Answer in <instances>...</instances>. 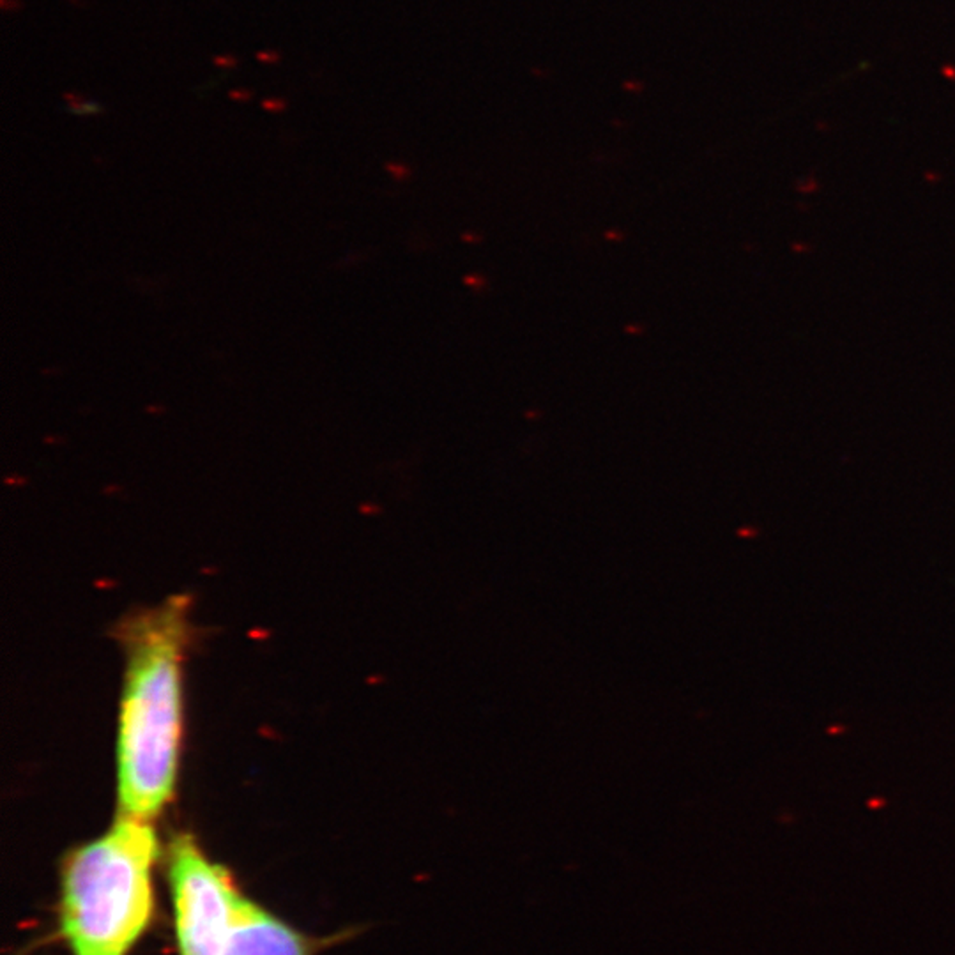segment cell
<instances>
[{
  "mask_svg": "<svg viewBox=\"0 0 955 955\" xmlns=\"http://www.w3.org/2000/svg\"><path fill=\"white\" fill-rule=\"evenodd\" d=\"M169 863L181 955H225L239 897L229 872L209 862L190 835L172 842Z\"/></svg>",
  "mask_w": 955,
  "mask_h": 955,
  "instance_id": "cell-3",
  "label": "cell"
},
{
  "mask_svg": "<svg viewBox=\"0 0 955 955\" xmlns=\"http://www.w3.org/2000/svg\"><path fill=\"white\" fill-rule=\"evenodd\" d=\"M62 97H64L68 111H71V114L75 115H97L104 110L99 103H96V101L92 99H87L85 96H82V94L78 92H73V90L71 92H69V90L64 92Z\"/></svg>",
  "mask_w": 955,
  "mask_h": 955,
  "instance_id": "cell-5",
  "label": "cell"
},
{
  "mask_svg": "<svg viewBox=\"0 0 955 955\" xmlns=\"http://www.w3.org/2000/svg\"><path fill=\"white\" fill-rule=\"evenodd\" d=\"M156 856L152 826L128 817L68 856L61 925L73 955H126L151 920Z\"/></svg>",
  "mask_w": 955,
  "mask_h": 955,
  "instance_id": "cell-2",
  "label": "cell"
},
{
  "mask_svg": "<svg viewBox=\"0 0 955 955\" xmlns=\"http://www.w3.org/2000/svg\"><path fill=\"white\" fill-rule=\"evenodd\" d=\"M225 955H312V941L239 894Z\"/></svg>",
  "mask_w": 955,
  "mask_h": 955,
  "instance_id": "cell-4",
  "label": "cell"
},
{
  "mask_svg": "<svg viewBox=\"0 0 955 955\" xmlns=\"http://www.w3.org/2000/svg\"><path fill=\"white\" fill-rule=\"evenodd\" d=\"M126 688L118 724V814L149 822L174 789L181 740L186 602L172 598L124 623Z\"/></svg>",
  "mask_w": 955,
  "mask_h": 955,
  "instance_id": "cell-1",
  "label": "cell"
},
{
  "mask_svg": "<svg viewBox=\"0 0 955 955\" xmlns=\"http://www.w3.org/2000/svg\"><path fill=\"white\" fill-rule=\"evenodd\" d=\"M0 6H2V9H4L6 13L22 9V2H20V0H0Z\"/></svg>",
  "mask_w": 955,
  "mask_h": 955,
  "instance_id": "cell-10",
  "label": "cell"
},
{
  "mask_svg": "<svg viewBox=\"0 0 955 955\" xmlns=\"http://www.w3.org/2000/svg\"><path fill=\"white\" fill-rule=\"evenodd\" d=\"M255 59L262 64H278L281 61V54L276 50H260L255 54Z\"/></svg>",
  "mask_w": 955,
  "mask_h": 955,
  "instance_id": "cell-8",
  "label": "cell"
},
{
  "mask_svg": "<svg viewBox=\"0 0 955 955\" xmlns=\"http://www.w3.org/2000/svg\"><path fill=\"white\" fill-rule=\"evenodd\" d=\"M212 64L223 69H236L239 66V59L236 55H216L212 57Z\"/></svg>",
  "mask_w": 955,
  "mask_h": 955,
  "instance_id": "cell-7",
  "label": "cell"
},
{
  "mask_svg": "<svg viewBox=\"0 0 955 955\" xmlns=\"http://www.w3.org/2000/svg\"><path fill=\"white\" fill-rule=\"evenodd\" d=\"M262 108L264 110L271 111V114H280L287 108V101L284 97H266L262 101Z\"/></svg>",
  "mask_w": 955,
  "mask_h": 955,
  "instance_id": "cell-6",
  "label": "cell"
},
{
  "mask_svg": "<svg viewBox=\"0 0 955 955\" xmlns=\"http://www.w3.org/2000/svg\"><path fill=\"white\" fill-rule=\"evenodd\" d=\"M229 96H230V99H233V101H243V103H248V101L253 99V90L241 87V89L230 90Z\"/></svg>",
  "mask_w": 955,
  "mask_h": 955,
  "instance_id": "cell-9",
  "label": "cell"
}]
</instances>
